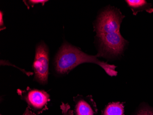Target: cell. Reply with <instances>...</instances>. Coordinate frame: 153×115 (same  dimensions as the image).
<instances>
[{"label": "cell", "instance_id": "1", "mask_svg": "<svg viewBox=\"0 0 153 115\" xmlns=\"http://www.w3.org/2000/svg\"><path fill=\"white\" fill-rule=\"evenodd\" d=\"M124 16L117 8H108L100 14L95 26V30L100 44L98 54L116 56L123 51L127 41L122 37L120 26Z\"/></svg>", "mask_w": 153, "mask_h": 115}, {"label": "cell", "instance_id": "2", "mask_svg": "<svg viewBox=\"0 0 153 115\" xmlns=\"http://www.w3.org/2000/svg\"><path fill=\"white\" fill-rule=\"evenodd\" d=\"M99 57L100 56L98 54L95 56L88 55L68 42H64L55 58L54 70L57 75L62 76L68 74L80 64L92 63L100 66L109 76H117L116 66L100 61L97 58Z\"/></svg>", "mask_w": 153, "mask_h": 115}, {"label": "cell", "instance_id": "3", "mask_svg": "<svg viewBox=\"0 0 153 115\" xmlns=\"http://www.w3.org/2000/svg\"><path fill=\"white\" fill-rule=\"evenodd\" d=\"M17 93L21 99L27 104L28 108L36 115H39L48 110L50 96L44 90L27 87L24 90L18 89Z\"/></svg>", "mask_w": 153, "mask_h": 115}, {"label": "cell", "instance_id": "4", "mask_svg": "<svg viewBox=\"0 0 153 115\" xmlns=\"http://www.w3.org/2000/svg\"><path fill=\"white\" fill-rule=\"evenodd\" d=\"M49 57V49L44 42L37 46L32 68L34 71V80L42 85L48 83Z\"/></svg>", "mask_w": 153, "mask_h": 115}, {"label": "cell", "instance_id": "5", "mask_svg": "<svg viewBox=\"0 0 153 115\" xmlns=\"http://www.w3.org/2000/svg\"><path fill=\"white\" fill-rule=\"evenodd\" d=\"M75 115H97L98 109L91 95H78L74 98Z\"/></svg>", "mask_w": 153, "mask_h": 115}, {"label": "cell", "instance_id": "6", "mask_svg": "<svg viewBox=\"0 0 153 115\" xmlns=\"http://www.w3.org/2000/svg\"><path fill=\"white\" fill-rule=\"evenodd\" d=\"M126 2L133 11L134 15H136L138 12L144 10L149 13L153 12V8H151V4L147 3L145 1L128 0Z\"/></svg>", "mask_w": 153, "mask_h": 115}, {"label": "cell", "instance_id": "7", "mask_svg": "<svg viewBox=\"0 0 153 115\" xmlns=\"http://www.w3.org/2000/svg\"><path fill=\"white\" fill-rule=\"evenodd\" d=\"M124 104L120 102L108 104L102 110L101 115H124Z\"/></svg>", "mask_w": 153, "mask_h": 115}, {"label": "cell", "instance_id": "8", "mask_svg": "<svg viewBox=\"0 0 153 115\" xmlns=\"http://www.w3.org/2000/svg\"><path fill=\"white\" fill-rule=\"evenodd\" d=\"M134 115H153V108L144 104L137 110Z\"/></svg>", "mask_w": 153, "mask_h": 115}, {"label": "cell", "instance_id": "9", "mask_svg": "<svg viewBox=\"0 0 153 115\" xmlns=\"http://www.w3.org/2000/svg\"><path fill=\"white\" fill-rule=\"evenodd\" d=\"M62 115H74V110L71 109L70 105L68 103L62 102L60 105Z\"/></svg>", "mask_w": 153, "mask_h": 115}, {"label": "cell", "instance_id": "10", "mask_svg": "<svg viewBox=\"0 0 153 115\" xmlns=\"http://www.w3.org/2000/svg\"><path fill=\"white\" fill-rule=\"evenodd\" d=\"M25 3L27 7V8H30V7H33L36 4H41L43 6L45 3L47 2V1H43V0H37V1H25Z\"/></svg>", "mask_w": 153, "mask_h": 115}, {"label": "cell", "instance_id": "11", "mask_svg": "<svg viewBox=\"0 0 153 115\" xmlns=\"http://www.w3.org/2000/svg\"><path fill=\"white\" fill-rule=\"evenodd\" d=\"M3 14L1 11V13H0V28H1V31L4 30L6 29L5 26H4V22H3Z\"/></svg>", "mask_w": 153, "mask_h": 115}, {"label": "cell", "instance_id": "12", "mask_svg": "<svg viewBox=\"0 0 153 115\" xmlns=\"http://www.w3.org/2000/svg\"><path fill=\"white\" fill-rule=\"evenodd\" d=\"M23 115H37L36 114V113H34V112H33L30 109L27 107L26 109L25 110V112H24V114H23Z\"/></svg>", "mask_w": 153, "mask_h": 115}, {"label": "cell", "instance_id": "13", "mask_svg": "<svg viewBox=\"0 0 153 115\" xmlns=\"http://www.w3.org/2000/svg\"></svg>", "mask_w": 153, "mask_h": 115}]
</instances>
